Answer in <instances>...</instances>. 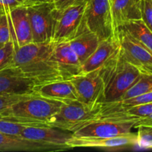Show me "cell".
<instances>
[{
	"label": "cell",
	"mask_w": 152,
	"mask_h": 152,
	"mask_svg": "<svg viewBox=\"0 0 152 152\" xmlns=\"http://www.w3.org/2000/svg\"><path fill=\"white\" fill-rule=\"evenodd\" d=\"M120 28L126 31L135 39L152 51V32L142 19L126 22L120 26L119 29Z\"/></svg>",
	"instance_id": "cell-21"
},
{
	"label": "cell",
	"mask_w": 152,
	"mask_h": 152,
	"mask_svg": "<svg viewBox=\"0 0 152 152\" xmlns=\"http://www.w3.org/2000/svg\"><path fill=\"white\" fill-rule=\"evenodd\" d=\"M10 41L15 49L33 42V35L25 6L7 11Z\"/></svg>",
	"instance_id": "cell-12"
},
{
	"label": "cell",
	"mask_w": 152,
	"mask_h": 152,
	"mask_svg": "<svg viewBox=\"0 0 152 152\" xmlns=\"http://www.w3.org/2000/svg\"><path fill=\"white\" fill-rule=\"evenodd\" d=\"M20 136L30 140L55 145L65 151L70 149L66 143L72 137V133L50 126H26Z\"/></svg>",
	"instance_id": "cell-14"
},
{
	"label": "cell",
	"mask_w": 152,
	"mask_h": 152,
	"mask_svg": "<svg viewBox=\"0 0 152 152\" xmlns=\"http://www.w3.org/2000/svg\"><path fill=\"white\" fill-rule=\"evenodd\" d=\"M35 91L42 97L62 102L78 101L77 94L71 80H59L36 86Z\"/></svg>",
	"instance_id": "cell-18"
},
{
	"label": "cell",
	"mask_w": 152,
	"mask_h": 152,
	"mask_svg": "<svg viewBox=\"0 0 152 152\" xmlns=\"http://www.w3.org/2000/svg\"><path fill=\"white\" fill-rule=\"evenodd\" d=\"M62 103L37 95L14 104L0 117L24 126H48L49 120L59 111Z\"/></svg>",
	"instance_id": "cell-3"
},
{
	"label": "cell",
	"mask_w": 152,
	"mask_h": 152,
	"mask_svg": "<svg viewBox=\"0 0 152 152\" xmlns=\"http://www.w3.org/2000/svg\"><path fill=\"white\" fill-rule=\"evenodd\" d=\"M15 48L13 42L9 41L0 47V71L7 68L14 56Z\"/></svg>",
	"instance_id": "cell-25"
},
{
	"label": "cell",
	"mask_w": 152,
	"mask_h": 152,
	"mask_svg": "<svg viewBox=\"0 0 152 152\" xmlns=\"http://www.w3.org/2000/svg\"><path fill=\"white\" fill-rule=\"evenodd\" d=\"M152 102V91L148 93L140 95V96H135V97L130 98V99H124L118 102H114L117 105L123 107H129L132 105H139V104L147 103V102Z\"/></svg>",
	"instance_id": "cell-28"
},
{
	"label": "cell",
	"mask_w": 152,
	"mask_h": 152,
	"mask_svg": "<svg viewBox=\"0 0 152 152\" xmlns=\"http://www.w3.org/2000/svg\"><path fill=\"white\" fill-rule=\"evenodd\" d=\"M86 4L87 3L70 6L62 10H56L52 42H70L88 28L86 21Z\"/></svg>",
	"instance_id": "cell-6"
},
{
	"label": "cell",
	"mask_w": 152,
	"mask_h": 152,
	"mask_svg": "<svg viewBox=\"0 0 152 152\" xmlns=\"http://www.w3.org/2000/svg\"><path fill=\"white\" fill-rule=\"evenodd\" d=\"M141 16L145 25L152 32V0L141 1Z\"/></svg>",
	"instance_id": "cell-29"
},
{
	"label": "cell",
	"mask_w": 152,
	"mask_h": 152,
	"mask_svg": "<svg viewBox=\"0 0 152 152\" xmlns=\"http://www.w3.org/2000/svg\"><path fill=\"white\" fill-rule=\"evenodd\" d=\"M62 148L0 132V151H59Z\"/></svg>",
	"instance_id": "cell-17"
},
{
	"label": "cell",
	"mask_w": 152,
	"mask_h": 152,
	"mask_svg": "<svg viewBox=\"0 0 152 152\" xmlns=\"http://www.w3.org/2000/svg\"><path fill=\"white\" fill-rule=\"evenodd\" d=\"M100 39L96 34L86 28L69 42L70 46L75 52L83 65L88 58L95 51Z\"/></svg>",
	"instance_id": "cell-20"
},
{
	"label": "cell",
	"mask_w": 152,
	"mask_h": 152,
	"mask_svg": "<svg viewBox=\"0 0 152 152\" xmlns=\"http://www.w3.org/2000/svg\"><path fill=\"white\" fill-rule=\"evenodd\" d=\"M102 106L91 108L79 101L63 102L59 111L49 120L48 126L73 134L86 125L100 120Z\"/></svg>",
	"instance_id": "cell-4"
},
{
	"label": "cell",
	"mask_w": 152,
	"mask_h": 152,
	"mask_svg": "<svg viewBox=\"0 0 152 152\" xmlns=\"http://www.w3.org/2000/svg\"><path fill=\"white\" fill-rule=\"evenodd\" d=\"M37 86L32 80L20 75L11 68L0 71V95L37 94Z\"/></svg>",
	"instance_id": "cell-15"
},
{
	"label": "cell",
	"mask_w": 152,
	"mask_h": 152,
	"mask_svg": "<svg viewBox=\"0 0 152 152\" xmlns=\"http://www.w3.org/2000/svg\"><path fill=\"white\" fill-rule=\"evenodd\" d=\"M31 0H0V10L10 11L16 7L27 5Z\"/></svg>",
	"instance_id": "cell-30"
},
{
	"label": "cell",
	"mask_w": 152,
	"mask_h": 152,
	"mask_svg": "<svg viewBox=\"0 0 152 152\" xmlns=\"http://www.w3.org/2000/svg\"><path fill=\"white\" fill-rule=\"evenodd\" d=\"M151 150H152V149H151Z\"/></svg>",
	"instance_id": "cell-32"
},
{
	"label": "cell",
	"mask_w": 152,
	"mask_h": 152,
	"mask_svg": "<svg viewBox=\"0 0 152 152\" xmlns=\"http://www.w3.org/2000/svg\"><path fill=\"white\" fill-rule=\"evenodd\" d=\"M37 95H38L37 94L0 95V117H1L5 111L10 109L14 104L17 103L19 101L28 99L31 96H37Z\"/></svg>",
	"instance_id": "cell-23"
},
{
	"label": "cell",
	"mask_w": 152,
	"mask_h": 152,
	"mask_svg": "<svg viewBox=\"0 0 152 152\" xmlns=\"http://www.w3.org/2000/svg\"><path fill=\"white\" fill-rule=\"evenodd\" d=\"M138 132L137 145L144 149H152V126H137Z\"/></svg>",
	"instance_id": "cell-24"
},
{
	"label": "cell",
	"mask_w": 152,
	"mask_h": 152,
	"mask_svg": "<svg viewBox=\"0 0 152 152\" xmlns=\"http://www.w3.org/2000/svg\"><path fill=\"white\" fill-rule=\"evenodd\" d=\"M138 120L102 118L86 125L72 134L76 137H112L131 132Z\"/></svg>",
	"instance_id": "cell-10"
},
{
	"label": "cell",
	"mask_w": 152,
	"mask_h": 152,
	"mask_svg": "<svg viewBox=\"0 0 152 152\" xmlns=\"http://www.w3.org/2000/svg\"><path fill=\"white\" fill-rule=\"evenodd\" d=\"M33 35V42H52L56 9L53 0H31L25 5Z\"/></svg>",
	"instance_id": "cell-5"
},
{
	"label": "cell",
	"mask_w": 152,
	"mask_h": 152,
	"mask_svg": "<svg viewBox=\"0 0 152 152\" xmlns=\"http://www.w3.org/2000/svg\"><path fill=\"white\" fill-rule=\"evenodd\" d=\"M70 80L75 88L79 102L91 108L102 106L105 102V86L99 69L82 73Z\"/></svg>",
	"instance_id": "cell-8"
},
{
	"label": "cell",
	"mask_w": 152,
	"mask_h": 152,
	"mask_svg": "<svg viewBox=\"0 0 152 152\" xmlns=\"http://www.w3.org/2000/svg\"><path fill=\"white\" fill-rule=\"evenodd\" d=\"M53 58L62 80H70L83 73V65L69 42L53 43Z\"/></svg>",
	"instance_id": "cell-13"
},
{
	"label": "cell",
	"mask_w": 152,
	"mask_h": 152,
	"mask_svg": "<svg viewBox=\"0 0 152 152\" xmlns=\"http://www.w3.org/2000/svg\"><path fill=\"white\" fill-rule=\"evenodd\" d=\"M119 37L101 40L95 51L83 64V73L98 70L108 63L120 50Z\"/></svg>",
	"instance_id": "cell-16"
},
{
	"label": "cell",
	"mask_w": 152,
	"mask_h": 152,
	"mask_svg": "<svg viewBox=\"0 0 152 152\" xmlns=\"http://www.w3.org/2000/svg\"><path fill=\"white\" fill-rule=\"evenodd\" d=\"M120 52L126 61L141 74H152V51L124 30H118Z\"/></svg>",
	"instance_id": "cell-9"
},
{
	"label": "cell",
	"mask_w": 152,
	"mask_h": 152,
	"mask_svg": "<svg viewBox=\"0 0 152 152\" xmlns=\"http://www.w3.org/2000/svg\"><path fill=\"white\" fill-rule=\"evenodd\" d=\"M99 71L105 86V103L120 101L142 74L125 59L120 48L108 63L99 68Z\"/></svg>",
	"instance_id": "cell-2"
},
{
	"label": "cell",
	"mask_w": 152,
	"mask_h": 152,
	"mask_svg": "<svg viewBox=\"0 0 152 152\" xmlns=\"http://www.w3.org/2000/svg\"><path fill=\"white\" fill-rule=\"evenodd\" d=\"M88 0H53L55 7L57 10H62L70 6L87 3Z\"/></svg>",
	"instance_id": "cell-31"
},
{
	"label": "cell",
	"mask_w": 152,
	"mask_h": 152,
	"mask_svg": "<svg viewBox=\"0 0 152 152\" xmlns=\"http://www.w3.org/2000/svg\"><path fill=\"white\" fill-rule=\"evenodd\" d=\"M152 91V74H142L139 80L124 94L120 101Z\"/></svg>",
	"instance_id": "cell-22"
},
{
	"label": "cell",
	"mask_w": 152,
	"mask_h": 152,
	"mask_svg": "<svg viewBox=\"0 0 152 152\" xmlns=\"http://www.w3.org/2000/svg\"><path fill=\"white\" fill-rule=\"evenodd\" d=\"M53 42H31L15 49L7 68L32 80L37 86L62 80L53 58Z\"/></svg>",
	"instance_id": "cell-1"
},
{
	"label": "cell",
	"mask_w": 152,
	"mask_h": 152,
	"mask_svg": "<svg viewBox=\"0 0 152 152\" xmlns=\"http://www.w3.org/2000/svg\"><path fill=\"white\" fill-rule=\"evenodd\" d=\"M26 126L0 117V132L13 136L21 137V132Z\"/></svg>",
	"instance_id": "cell-26"
},
{
	"label": "cell",
	"mask_w": 152,
	"mask_h": 152,
	"mask_svg": "<svg viewBox=\"0 0 152 152\" xmlns=\"http://www.w3.org/2000/svg\"><path fill=\"white\" fill-rule=\"evenodd\" d=\"M86 21L88 28L96 34L100 41L118 37L113 22L110 0H88Z\"/></svg>",
	"instance_id": "cell-7"
},
{
	"label": "cell",
	"mask_w": 152,
	"mask_h": 152,
	"mask_svg": "<svg viewBox=\"0 0 152 152\" xmlns=\"http://www.w3.org/2000/svg\"><path fill=\"white\" fill-rule=\"evenodd\" d=\"M141 1L142 0H110L113 22L117 34L119 28L126 22L142 19Z\"/></svg>",
	"instance_id": "cell-19"
},
{
	"label": "cell",
	"mask_w": 152,
	"mask_h": 152,
	"mask_svg": "<svg viewBox=\"0 0 152 152\" xmlns=\"http://www.w3.org/2000/svg\"><path fill=\"white\" fill-rule=\"evenodd\" d=\"M137 135L129 132L112 137H72L67 142L70 149L75 148H94L106 150H118L137 145Z\"/></svg>",
	"instance_id": "cell-11"
},
{
	"label": "cell",
	"mask_w": 152,
	"mask_h": 152,
	"mask_svg": "<svg viewBox=\"0 0 152 152\" xmlns=\"http://www.w3.org/2000/svg\"><path fill=\"white\" fill-rule=\"evenodd\" d=\"M10 41L7 12L0 10V47Z\"/></svg>",
	"instance_id": "cell-27"
}]
</instances>
